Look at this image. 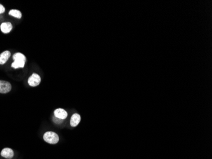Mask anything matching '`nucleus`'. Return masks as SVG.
Wrapping results in <instances>:
<instances>
[{"mask_svg": "<svg viewBox=\"0 0 212 159\" xmlns=\"http://www.w3.org/2000/svg\"><path fill=\"white\" fill-rule=\"evenodd\" d=\"M43 139L48 143L55 144L59 141V137L57 134L52 131H48L45 133L43 136Z\"/></svg>", "mask_w": 212, "mask_h": 159, "instance_id": "f257e3e1", "label": "nucleus"}, {"mask_svg": "<svg viewBox=\"0 0 212 159\" xmlns=\"http://www.w3.org/2000/svg\"><path fill=\"white\" fill-rule=\"evenodd\" d=\"M41 77L36 73H33L28 79V83L31 87H36L39 85L41 83Z\"/></svg>", "mask_w": 212, "mask_h": 159, "instance_id": "f03ea898", "label": "nucleus"}, {"mask_svg": "<svg viewBox=\"0 0 212 159\" xmlns=\"http://www.w3.org/2000/svg\"><path fill=\"white\" fill-rule=\"evenodd\" d=\"M12 89L11 84L7 81L0 80V93L6 94L9 92Z\"/></svg>", "mask_w": 212, "mask_h": 159, "instance_id": "7ed1b4c3", "label": "nucleus"}, {"mask_svg": "<svg viewBox=\"0 0 212 159\" xmlns=\"http://www.w3.org/2000/svg\"><path fill=\"white\" fill-rule=\"evenodd\" d=\"M54 115L55 117L63 120L67 117V113L62 108H57L54 111Z\"/></svg>", "mask_w": 212, "mask_h": 159, "instance_id": "20e7f679", "label": "nucleus"}, {"mask_svg": "<svg viewBox=\"0 0 212 159\" xmlns=\"http://www.w3.org/2000/svg\"><path fill=\"white\" fill-rule=\"evenodd\" d=\"M81 121V116L78 113H74L72 115L70 120V124L72 127H76Z\"/></svg>", "mask_w": 212, "mask_h": 159, "instance_id": "39448f33", "label": "nucleus"}, {"mask_svg": "<svg viewBox=\"0 0 212 159\" xmlns=\"http://www.w3.org/2000/svg\"><path fill=\"white\" fill-rule=\"evenodd\" d=\"M1 155L3 157H5L7 159H11L13 157L14 152L11 148H4L2 150V152H1Z\"/></svg>", "mask_w": 212, "mask_h": 159, "instance_id": "423d86ee", "label": "nucleus"}, {"mask_svg": "<svg viewBox=\"0 0 212 159\" xmlns=\"http://www.w3.org/2000/svg\"><path fill=\"white\" fill-rule=\"evenodd\" d=\"M11 53L10 51H5L0 54V64H4L10 58Z\"/></svg>", "mask_w": 212, "mask_h": 159, "instance_id": "0eeeda50", "label": "nucleus"}, {"mask_svg": "<svg viewBox=\"0 0 212 159\" xmlns=\"http://www.w3.org/2000/svg\"><path fill=\"white\" fill-rule=\"evenodd\" d=\"M0 28L3 33H8L12 30V24L9 22H3L0 26Z\"/></svg>", "mask_w": 212, "mask_h": 159, "instance_id": "6e6552de", "label": "nucleus"}, {"mask_svg": "<svg viewBox=\"0 0 212 159\" xmlns=\"http://www.w3.org/2000/svg\"><path fill=\"white\" fill-rule=\"evenodd\" d=\"M25 63V61H19V60L14 61V62L12 64V67L15 69L24 68Z\"/></svg>", "mask_w": 212, "mask_h": 159, "instance_id": "1a4fd4ad", "label": "nucleus"}, {"mask_svg": "<svg viewBox=\"0 0 212 159\" xmlns=\"http://www.w3.org/2000/svg\"><path fill=\"white\" fill-rule=\"evenodd\" d=\"M9 15L14 17H16L17 19H21L22 17V13L18 10H14V9L11 10L9 12Z\"/></svg>", "mask_w": 212, "mask_h": 159, "instance_id": "9d476101", "label": "nucleus"}, {"mask_svg": "<svg viewBox=\"0 0 212 159\" xmlns=\"http://www.w3.org/2000/svg\"><path fill=\"white\" fill-rule=\"evenodd\" d=\"M13 59L14 61H17V60H19V61H26V58L24 55H23L21 53H16L13 55Z\"/></svg>", "mask_w": 212, "mask_h": 159, "instance_id": "9b49d317", "label": "nucleus"}, {"mask_svg": "<svg viewBox=\"0 0 212 159\" xmlns=\"http://www.w3.org/2000/svg\"><path fill=\"white\" fill-rule=\"evenodd\" d=\"M5 11V7L2 4H0V14L4 13Z\"/></svg>", "mask_w": 212, "mask_h": 159, "instance_id": "f8f14e48", "label": "nucleus"}]
</instances>
